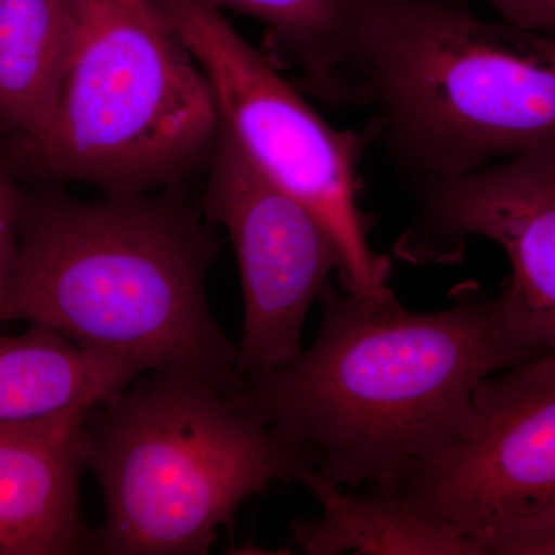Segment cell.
Instances as JSON below:
<instances>
[{
	"label": "cell",
	"mask_w": 555,
	"mask_h": 555,
	"mask_svg": "<svg viewBox=\"0 0 555 555\" xmlns=\"http://www.w3.org/2000/svg\"><path fill=\"white\" fill-rule=\"evenodd\" d=\"M347 94L427 181L555 145V35L456 0H364Z\"/></svg>",
	"instance_id": "cell-3"
},
{
	"label": "cell",
	"mask_w": 555,
	"mask_h": 555,
	"mask_svg": "<svg viewBox=\"0 0 555 555\" xmlns=\"http://www.w3.org/2000/svg\"><path fill=\"white\" fill-rule=\"evenodd\" d=\"M207 169L201 208L228 232L238 258L246 378L299 356L308 310L341 258L320 219L262 177L221 124Z\"/></svg>",
	"instance_id": "cell-8"
},
{
	"label": "cell",
	"mask_w": 555,
	"mask_h": 555,
	"mask_svg": "<svg viewBox=\"0 0 555 555\" xmlns=\"http://www.w3.org/2000/svg\"><path fill=\"white\" fill-rule=\"evenodd\" d=\"M73 46L68 0H0V131L39 160L53 139Z\"/></svg>",
	"instance_id": "cell-11"
},
{
	"label": "cell",
	"mask_w": 555,
	"mask_h": 555,
	"mask_svg": "<svg viewBox=\"0 0 555 555\" xmlns=\"http://www.w3.org/2000/svg\"><path fill=\"white\" fill-rule=\"evenodd\" d=\"M73 46L40 166L108 196L145 195L207 167L214 90L156 0H68Z\"/></svg>",
	"instance_id": "cell-5"
},
{
	"label": "cell",
	"mask_w": 555,
	"mask_h": 555,
	"mask_svg": "<svg viewBox=\"0 0 555 555\" xmlns=\"http://www.w3.org/2000/svg\"><path fill=\"white\" fill-rule=\"evenodd\" d=\"M295 480L321 507L320 517L292 525L295 546L302 553L477 555L470 540L427 520L400 491L346 492L309 465L298 467Z\"/></svg>",
	"instance_id": "cell-12"
},
{
	"label": "cell",
	"mask_w": 555,
	"mask_h": 555,
	"mask_svg": "<svg viewBox=\"0 0 555 555\" xmlns=\"http://www.w3.org/2000/svg\"><path fill=\"white\" fill-rule=\"evenodd\" d=\"M427 520L481 542L555 505V358L481 382L465 422L401 489Z\"/></svg>",
	"instance_id": "cell-7"
},
{
	"label": "cell",
	"mask_w": 555,
	"mask_h": 555,
	"mask_svg": "<svg viewBox=\"0 0 555 555\" xmlns=\"http://www.w3.org/2000/svg\"><path fill=\"white\" fill-rule=\"evenodd\" d=\"M318 299L313 345L232 398L341 488L401 491L463 425L483 379L539 358L478 288L433 313L404 309L390 287L357 294L328 281Z\"/></svg>",
	"instance_id": "cell-1"
},
{
	"label": "cell",
	"mask_w": 555,
	"mask_h": 555,
	"mask_svg": "<svg viewBox=\"0 0 555 555\" xmlns=\"http://www.w3.org/2000/svg\"><path fill=\"white\" fill-rule=\"evenodd\" d=\"M266 25L276 49L324 94L347 93L353 31L364 0H214Z\"/></svg>",
	"instance_id": "cell-14"
},
{
	"label": "cell",
	"mask_w": 555,
	"mask_h": 555,
	"mask_svg": "<svg viewBox=\"0 0 555 555\" xmlns=\"http://www.w3.org/2000/svg\"><path fill=\"white\" fill-rule=\"evenodd\" d=\"M27 199L10 170L0 164V297L16 268Z\"/></svg>",
	"instance_id": "cell-16"
},
{
	"label": "cell",
	"mask_w": 555,
	"mask_h": 555,
	"mask_svg": "<svg viewBox=\"0 0 555 555\" xmlns=\"http://www.w3.org/2000/svg\"><path fill=\"white\" fill-rule=\"evenodd\" d=\"M467 236L509 258L513 273L496 295L509 334L532 356L555 358V145L427 181L406 257L455 258Z\"/></svg>",
	"instance_id": "cell-9"
},
{
	"label": "cell",
	"mask_w": 555,
	"mask_h": 555,
	"mask_svg": "<svg viewBox=\"0 0 555 555\" xmlns=\"http://www.w3.org/2000/svg\"><path fill=\"white\" fill-rule=\"evenodd\" d=\"M481 555H555V505L517 518L483 540Z\"/></svg>",
	"instance_id": "cell-15"
},
{
	"label": "cell",
	"mask_w": 555,
	"mask_h": 555,
	"mask_svg": "<svg viewBox=\"0 0 555 555\" xmlns=\"http://www.w3.org/2000/svg\"><path fill=\"white\" fill-rule=\"evenodd\" d=\"M502 21L528 30L555 35V0H481Z\"/></svg>",
	"instance_id": "cell-17"
},
{
	"label": "cell",
	"mask_w": 555,
	"mask_h": 555,
	"mask_svg": "<svg viewBox=\"0 0 555 555\" xmlns=\"http://www.w3.org/2000/svg\"><path fill=\"white\" fill-rule=\"evenodd\" d=\"M80 454L105 520L93 554L204 555L240 506L305 455L206 379L145 372L90 409Z\"/></svg>",
	"instance_id": "cell-4"
},
{
	"label": "cell",
	"mask_w": 555,
	"mask_h": 555,
	"mask_svg": "<svg viewBox=\"0 0 555 555\" xmlns=\"http://www.w3.org/2000/svg\"><path fill=\"white\" fill-rule=\"evenodd\" d=\"M156 2L206 75L219 122L241 152L331 233L341 258V287L357 294L389 287V261L372 248L360 207L361 138L321 118L214 0Z\"/></svg>",
	"instance_id": "cell-6"
},
{
	"label": "cell",
	"mask_w": 555,
	"mask_h": 555,
	"mask_svg": "<svg viewBox=\"0 0 555 555\" xmlns=\"http://www.w3.org/2000/svg\"><path fill=\"white\" fill-rule=\"evenodd\" d=\"M211 229L171 195L27 199L0 326L27 321L138 372L244 385L238 346L208 308Z\"/></svg>",
	"instance_id": "cell-2"
},
{
	"label": "cell",
	"mask_w": 555,
	"mask_h": 555,
	"mask_svg": "<svg viewBox=\"0 0 555 555\" xmlns=\"http://www.w3.org/2000/svg\"><path fill=\"white\" fill-rule=\"evenodd\" d=\"M138 375L40 324L17 337L0 334V425L94 408Z\"/></svg>",
	"instance_id": "cell-13"
},
{
	"label": "cell",
	"mask_w": 555,
	"mask_h": 555,
	"mask_svg": "<svg viewBox=\"0 0 555 555\" xmlns=\"http://www.w3.org/2000/svg\"><path fill=\"white\" fill-rule=\"evenodd\" d=\"M90 409L0 425V555L93 553L79 506V434Z\"/></svg>",
	"instance_id": "cell-10"
}]
</instances>
